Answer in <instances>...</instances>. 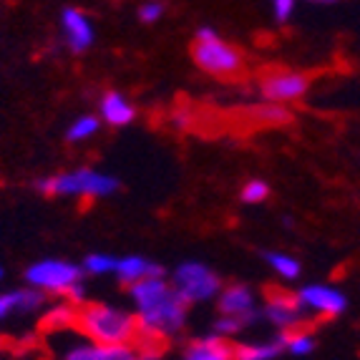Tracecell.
Segmentation results:
<instances>
[{
  "instance_id": "cell-1",
  "label": "cell",
  "mask_w": 360,
  "mask_h": 360,
  "mask_svg": "<svg viewBox=\"0 0 360 360\" xmlns=\"http://www.w3.org/2000/svg\"><path fill=\"white\" fill-rule=\"evenodd\" d=\"M127 290L139 323L136 340L164 342L184 330L186 318H189V305L181 300V295L174 290L172 280L151 277V280H141Z\"/></svg>"
},
{
  "instance_id": "cell-2",
  "label": "cell",
  "mask_w": 360,
  "mask_h": 360,
  "mask_svg": "<svg viewBox=\"0 0 360 360\" xmlns=\"http://www.w3.org/2000/svg\"><path fill=\"white\" fill-rule=\"evenodd\" d=\"M76 328L86 340L98 345H134L139 338L136 315L106 302L76 307Z\"/></svg>"
},
{
  "instance_id": "cell-3",
  "label": "cell",
  "mask_w": 360,
  "mask_h": 360,
  "mask_svg": "<svg viewBox=\"0 0 360 360\" xmlns=\"http://www.w3.org/2000/svg\"><path fill=\"white\" fill-rule=\"evenodd\" d=\"M119 179L98 169H68L60 174L43 176L36 181V189L46 197H81V199H106L119 192Z\"/></svg>"
},
{
  "instance_id": "cell-4",
  "label": "cell",
  "mask_w": 360,
  "mask_h": 360,
  "mask_svg": "<svg viewBox=\"0 0 360 360\" xmlns=\"http://www.w3.org/2000/svg\"><path fill=\"white\" fill-rule=\"evenodd\" d=\"M172 285L186 305L217 300L222 292V277L217 275L210 264L199 262V259H186V262L176 264L172 272Z\"/></svg>"
},
{
  "instance_id": "cell-5",
  "label": "cell",
  "mask_w": 360,
  "mask_h": 360,
  "mask_svg": "<svg viewBox=\"0 0 360 360\" xmlns=\"http://www.w3.org/2000/svg\"><path fill=\"white\" fill-rule=\"evenodd\" d=\"M23 277L28 288H36L46 295H63V297H66L68 290L81 283L84 270H81L78 264L68 262V259L49 257V259H38V262L30 264Z\"/></svg>"
},
{
  "instance_id": "cell-6",
  "label": "cell",
  "mask_w": 360,
  "mask_h": 360,
  "mask_svg": "<svg viewBox=\"0 0 360 360\" xmlns=\"http://www.w3.org/2000/svg\"><path fill=\"white\" fill-rule=\"evenodd\" d=\"M192 58L202 71L217 78H232L245 68L242 51L234 49L232 43H227L222 36L212 38V41H194Z\"/></svg>"
},
{
  "instance_id": "cell-7",
  "label": "cell",
  "mask_w": 360,
  "mask_h": 360,
  "mask_svg": "<svg viewBox=\"0 0 360 360\" xmlns=\"http://www.w3.org/2000/svg\"><path fill=\"white\" fill-rule=\"evenodd\" d=\"M310 91V76L302 71H272L259 81V96L267 103L288 106V103L302 101Z\"/></svg>"
},
{
  "instance_id": "cell-8",
  "label": "cell",
  "mask_w": 360,
  "mask_h": 360,
  "mask_svg": "<svg viewBox=\"0 0 360 360\" xmlns=\"http://www.w3.org/2000/svg\"><path fill=\"white\" fill-rule=\"evenodd\" d=\"M262 318L270 325H275L277 333L300 330L307 318V310L300 305L297 295L290 292H272L267 302L262 305Z\"/></svg>"
},
{
  "instance_id": "cell-9",
  "label": "cell",
  "mask_w": 360,
  "mask_h": 360,
  "mask_svg": "<svg viewBox=\"0 0 360 360\" xmlns=\"http://www.w3.org/2000/svg\"><path fill=\"white\" fill-rule=\"evenodd\" d=\"M295 295H297V300L307 312L320 315V318H338V315L348 310V297L333 285L310 283L302 285Z\"/></svg>"
},
{
  "instance_id": "cell-10",
  "label": "cell",
  "mask_w": 360,
  "mask_h": 360,
  "mask_svg": "<svg viewBox=\"0 0 360 360\" xmlns=\"http://www.w3.org/2000/svg\"><path fill=\"white\" fill-rule=\"evenodd\" d=\"M60 36H63V46L73 56H81L96 43V28L81 8L68 6L60 11Z\"/></svg>"
},
{
  "instance_id": "cell-11",
  "label": "cell",
  "mask_w": 360,
  "mask_h": 360,
  "mask_svg": "<svg viewBox=\"0 0 360 360\" xmlns=\"http://www.w3.org/2000/svg\"><path fill=\"white\" fill-rule=\"evenodd\" d=\"M217 310L224 318H245V320H262V307L257 302V292L250 285L234 283L222 288L217 297Z\"/></svg>"
},
{
  "instance_id": "cell-12",
  "label": "cell",
  "mask_w": 360,
  "mask_h": 360,
  "mask_svg": "<svg viewBox=\"0 0 360 360\" xmlns=\"http://www.w3.org/2000/svg\"><path fill=\"white\" fill-rule=\"evenodd\" d=\"M98 119H101V124L114 129L129 127L136 121V106L121 91H106L98 101Z\"/></svg>"
},
{
  "instance_id": "cell-13",
  "label": "cell",
  "mask_w": 360,
  "mask_h": 360,
  "mask_svg": "<svg viewBox=\"0 0 360 360\" xmlns=\"http://www.w3.org/2000/svg\"><path fill=\"white\" fill-rule=\"evenodd\" d=\"M114 275L124 288H131V285L141 283V280L164 277V267L159 262H154V259L141 257V255H127V257H119Z\"/></svg>"
},
{
  "instance_id": "cell-14",
  "label": "cell",
  "mask_w": 360,
  "mask_h": 360,
  "mask_svg": "<svg viewBox=\"0 0 360 360\" xmlns=\"http://www.w3.org/2000/svg\"><path fill=\"white\" fill-rule=\"evenodd\" d=\"M63 360H139L134 345H98V342H78L63 353Z\"/></svg>"
},
{
  "instance_id": "cell-15",
  "label": "cell",
  "mask_w": 360,
  "mask_h": 360,
  "mask_svg": "<svg viewBox=\"0 0 360 360\" xmlns=\"http://www.w3.org/2000/svg\"><path fill=\"white\" fill-rule=\"evenodd\" d=\"M181 360H234V342L224 340L214 333L205 338H194L184 348Z\"/></svg>"
},
{
  "instance_id": "cell-16",
  "label": "cell",
  "mask_w": 360,
  "mask_h": 360,
  "mask_svg": "<svg viewBox=\"0 0 360 360\" xmlns=\"http://www.w3.org/2000/svg\"><path fill=\"white\" fill-rule=\"evenodd\" d=\"M46 307V292L36 288H20L0 292V323L13 312H38Z\"/></svg>"
},
{
  "instance_id": "cell-17",
  "label": "cell",
  "mask_w": 360,
  "mask_h": 360,
  "mask_svg": "<svg viewBox=\"0 0 360 360\" xmlns=\"http://www.w3.org/2000/svg\"><path fill=\"white\" fill-rule=\"evenodd\" d=\"M285 338L288 333L262 342H234V360H277L285 353Z\"/></svg>"
},
{
  "instance_id": "cell-18",
  "label": "cell",
  "mask_w": 360,
  "mask_h": 360,
  "mask_svg": "<svg viewBox=\"0 0 360 360\" xmlns=\"http://www.w3.org/2000/svg\"><path fill=\"white\" fill-rule=\"evenodd\" d=\"M262 259L267 262V267H270L272 272H275L283 283H295L297 277H300L302 272V264L297 257H292V255L288 252H277V250H267V252H262Z\"/></svg>"
},
{
  "instance_id": "cell-19",
  "label": "cell",
  "mask_w": 360,
  "mask_h": 360,
  "mask_svg": "<svg viewBox=\"0 0 360 360\" xmlns=\"http://www.w3.org/2000/svg\"><path fill=\"white\" fill-rule=\"evenodd\" d=\"M101 131V119L96 114H84L71 121V127L66 129V141L68 144H78V141H89Z\"/></svg>"
},
{
  "instance_id": "cell-20",
  "label": "cell",
  "mask_w": 360,
  "mask_h": 360,
  "mask_svg": "<svg viewBox=\"0 0 360 360\" xmlns=\"http://www.w3.org/2000/svg\"><path fill=\"white\" fill-rule=\"evenodd\" d=\"M252 116H255V121H259L264 127H283V124L292 121V114L288 111V106H277V103H267V101L255 106Z\"/></svg>"
},
{
  "instance_id": "cell-21",
  "label": "cell",
  "mask_w": 360,
  "mask_h": 360,
  "mask_svg": "<svg viewBox=\"0 0 360 360\" xmlns=\"http://www.w3.org/2000/svg\"><path fill=\"white\" fill-rule=\"evenodd\" d=\"M116 264H119V257H116V255L91 252L89 257L84 259V264H81V270H84L86 275L101 277V275H114V272H116Z\"/></svg>"
},
{
  "instance_id": "cell-22",
  "label": "cell",
  "mask_w": 360,
  "mask_h": 360,
  "mask_svg": "<svg viewBox=\"0 0 360 360\" xmlns=\"http://www.w3.org/2000/svg\"><path fill=\"white\" fill-rule=\"evenodd\" d=\"M315 350V335L307 330H292L285 338V353L295 355V358H305Z\"/></svg>"
},
{
  "instance_id": "cell-23",
  "label": "cell",
  "mask_w": 360,
  "mask_h": 360,
  "mask_svg": "<svg viewBox=\"0 0 360 360\" xmlns=\"http://www.w3.org/2000/svg\"><path fill=\"white\" fill-rule=\"evenodd\" d=\"M270 199V184L264 179H250L245 181V186L240 189V202L242 205H262V202H267Z\"/></svg>"
},
{
  "instance_id": "cell-24",
  "label": "cell",
  "mask_w": 360,
  "mask_h": 360,
  "mask_svg": "<svg viewBox=\"0 0 360 360\" xmlns=\"http://www.w3.org/2000/svg\"><path fill=\"white\" fill-rule=\"evenodd\" d=\"M250 325H255V320L224 318V315H219V320H214V325H212V333L219 335V338H224V340H232V338H237L245 328H250Z\"/></svg>"
},
{
  "instance_id": "cell-25",
  "label": "cell",
  "mask_w": 360,
  "mask_h": 360,
  "mask_svg": "<svg viewBox=\"0 0 360 360\" xmlns=\"http://www.w3.org/2000/svg\"><path fill=\"white\" fill-rule=\"evenodd\" d=\"M164 13H167V3L164 0H144L141 6H139L136 15L141 23L151 25V23H159L164 18Z\"/></svg>"
},
{
  "instance_id": "cell-26",
  "label": "cell",
  "mask_w": 360,
  "mask_h": 360,
  "mask_svg": "<svg viewBox=\"0 0 360 360\" xmlns=\"http://www.w3.org/2000/svg\"><path fill=\"white\" fill-rule=\"evenodd\" d=\"M46 325H56V328H63V325H68V323H73L76 325V307L73 305H58V307H53V310L49 312V315H46Z\"/></svg>"
},
{
  "instance_id": "cell-27",
  "label": "cell",
  "mask_w": 360,
  "mask_h": 360,
  "mask_svg": "<svg viewBox=\"0 0 360 360\" xmlns=\"http://www.w3.org/2000/svg\"><path fill=\"white\" fill-rule=\"evenodd\" d=\"M272 3V13H275V20L277 23H288L292 18L295 6H297V0H270Z\"/></svg>"
},
{
  "instance_id": "cell-28",
  "label": "cell",
  "mask_w": 360,
  "mask_h": 360,
  "mask_svg": "<svg viewBox=\"0 0 360 360\" xmlns=\"http://www.w3.org/2000/svg\"><path fill=\"white\" fill-rule=\"evenodd\" d=\"M307 3H338V0H307Z\"/></svg>"
},
{
  "instance_id": "cell-29",
  "label": "cell",
  "mask_w": 360,
  "mask_h": 360,
  "mask_svg": "<svg viewBox=\"0 0 360 360\" xmlns=\"http://www.w3.org/2000/svg\"><path fill=\"white\" fill-rule=\"evenodd\" d=\"M3 275H6V272H3V267H0V280H3Z\"/></svg>"
}]
</instances>
